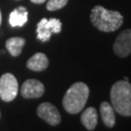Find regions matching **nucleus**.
I'll return each instance as SVG.
<instances>
[{
  "mask_svg": "<svg viewBox=\"0 0 131 131\" xmlns=\"http://www.w3.org/2000/svg\"><path fill=\"white\" fill-rule=\"evenodd\" d=\"M90 20L93 26L103 32H113L122 26V15L117 11L107 10L102 6H95L91 10Z\"/></svg>",
  "mask_w": 131,
  "mask_h": 131,
  "instance_id": "obj_1",
  "label": "nucleus"
},
{
  "mask_svg": "<svg viewBox=\"0 0 131 131\" xmlns=\"http://www.w3.org/2000/svg\"><path fill=\"white\" fill-rule=\"evenodd\" d=\"M111 103L115 112L123 117H131V84L128 81H117L111 89Z\"/></svg>",
  "mask_w": 131,
  "mask_h": 131,
  "instance_id": "obj_2",
  "label": "nucleus"
},
{
  "mask_svg": "<svg viewBox=\"0 0 131 131\" xmlns=\"http://www.w3.org/2000/svg\"><path fill=\"white\" fill-rule=\"evenodd\" d=\"M89 89L84 83L78 82L71 85L62 100L63 107L69 114L82 112L89 99Z\"/></svg>",
  "mask_w": 131,
  "mask_h": 131,
  "instance_id": "obj_3",
  "label": "nucleus"
},
{
  "mask_svg": "<svg viewBox=\"0 0 131 131\" xmlns=\"http://www.w3.org/2000/svg\"><path fill=\"white\" fill-rule=\"evenodd\" d=\"M19 91V84L13 74L5 73L0 78V98L5 102L13 101Z\"/></svg>",
  "mask_w": 131,
  "mask_h": 131,
  "instance_id": "obj_4",
  "label": "nucleus"
},
{
  "mask_svg": "<svg viewBox=\"0 0 131 131\" xmlns=\"http://www.w3.org/2000/svg\"><path fill=\"white\" fill-rule=\"evenodd\" d=\"M37 115L50 125L56 126L61 122V116L58 110L52 104L49 102H44L40 104L37 108Z\"/></svg>",
  "mask_w": 131,
  "mask_h": 131,
  "instance_id": "obj_5",
  "label": "nucleus"
},
{
  "mask_svg": "<svg viewBox=\"0 0 131 131\" xmlns=\"http://www.w3.org/2000/svg\"><path fill=\"white\" fill-rule=\"evenodd\" d=\"M114 52L119 57H126L131 53V29L123 30L114 43Z\"/></svg>",
  "mask_w": 131,
  "mask_h": 131,
  "instance_id": "obj_6",
  "label": "nucleus"
},
{
  "mask_svg": "<svg viewBox=\"0 0 131 131\" xmlns=\"http://www.w3.org/2000/svg\"><path fill=\"white\" fill-rule=\"evenodd\" d=\"M45 92V86L44 84L35 79L26 80L23 84L20 89V93L24 98H39L41 97Z\"/></svg>",
  "mask_w": 131,
  "mask_h": 131,
  "instance_id": "obj_7",
  "label": "nucleus"
},
{
  "mask_svg": "<svg viewBox=\"0 0 131 131\" xmlns=\"http://www.w3.org/2000/svg\"><path fill=\"white\" fill-rule=\"evenodd\" d=\"M26 66L29 70L35 72H41L47 69L49 66V59L43 52H37L32 56L26 62Z\"/></svg>",
  "mask_w": 131,
  "mask_h": 131,
  "instance_id": "obj_8",
  "label": "nucleus"
},
{
  "mask_svg": "<svg viewBox=\"0 0 131 131\" xmlns=\"http://www.w3.org/2000/svg\"><path fill=\"white\" fill-rule=\"evenodd\" d=\"M100 114L104 124L109 128H112L116 124V115L112 104L104 101L100 105Z\"/></svg>",
  "mask_w": 131,
  "mask_h": 131,
  "instance_id": "obj_9",
  "label": "nucleus"
},
{
  "mask_svg": "<svg viewBox=\"0 0 131 131\" xmlns=\"http://www.w3.org/2000/svg\"><path fill=\"white\" fill-rule=\"evenodd\" d=\"M81 122L88 130H94L98 122V116L95 108L89 107L85 109L81 116Z\"/></svg>",
  "mask_w": 131,
  "mask_h": 131,
  "instance_id": "obj_10",
  "label": "nucleus"
},
{
  "mask_svg": "<svg viewBox=\"0 0 131 131\" xmlns=\"http://www.w3.org/2000/svg\"><path fill=\"white\" fill-rule=\"evenodd\" d=\"M28 19V12L25 7H19L10 14L9 23L11 26H23Z\"/></svg>",
  "mask_w": 131,
  "mask_h": 131,
  "instance_id": "obj_11",
  "label": "nucleus"
},
{
  "mask_svg": "<svg viewBox=\"0 0 131 131\" xmlns=\"http://www.w3.org/2000/svg\"><path fill=\"white\" fill-rule=\"evenodd\" d=\"M25 40L21 37H12L6 41V49L12 56H19L21 53Z\"/></svg>",
  "mask_w": 131,
  "mask_h": 131,
  "instance_id": "obj_12",
  "label": "nucleus"
},
{
  "mask_svg": "<svg viewBox=\"0 0 131 131\" xmlns=\"http://www.w3.org/2000/svg\"><path fill=\"white\" fill-rule=\"evenodd\" d=\"M37 38L42 41V42H47L50 40V38L52 36V30L50 28L49 23H48V19L43 18L37 24Z\"/></svg>",
  "mask_w": 131,
  "mask_h": 131,
  "instance_id": "obj_13",
  "label": "nucleus"
},
{
  "mask_svg": "<svg viewBox=\"0 0 131 131\" xmlns=\"http://www.w3.org/2000/svg\"><path fill=\"white\" fill-rule=\"evenodd\" d=\"M69 0H49L47 3V9L49 11H57L62 9L66 4L68 3Z\"/></svg>",
  "mask_w": 131,
  "mask_h": 131,
  "instance_id": "obj_14",
  "label": "nucleus"
},
{
  "mask_svg": "<svg viewBox=\"0 0 131 131\" xmlns=\"http://www.w3.org/2000/svg\"><path fill=\"white\" fill-rule=\"evenodd\" d=\"M48 23H49L50 28H51L52 33H59L61 31L62 24H61V21L58 19L52 18V19H48Z\"/></svg>",
  "mask_w": 131,
  "mask_h": 131,
  "instance_id": "obj_15",
  "label": "nucleus"
},
{
  "mask_svg": "<svg viewBox=\"0 0 131 131\" xmlns=\"http://www.w3.org/2000/svg\"><path fill=\"white\" fill-rule=\"evenodd\" d=\"M32 3H35V4H42L44 2H46L47 0H30Z\"/></svg>",
  "mask_w": 131,
  "mask_h": 131,
  "instance_id": "obj_16",
  "label": "nucleus"
},
{
  "mask_svg": "<svg viewBox=\"0 0 131 131\" xmlns=\"http://www.w3.org/2000/svg\"><path fill=\"white\" fill-rule=\"evenodd\" d=\"M1 23H2V15H1V11H0V25H1Z\"/></svg>",
  "mask_w": 131,
  "mask_h": 131,
  "instance_id": "obj_17",
  "label": "nucleus"
},
{
  "mask_svg": "<svg viewBox=\"0 0 131 131\" xmlns=\"http://www.w3.org/2000/svg\"><path fill=\"white\" fill-rule=\"evenodd\" d=\"M0 117H1V114H0Z\"/></svg>",
  "mask_w": 131,
  "mask_h": 131,
  "instance_id": "obj_18",
  "label": "nucleus"
}]
</instances>
